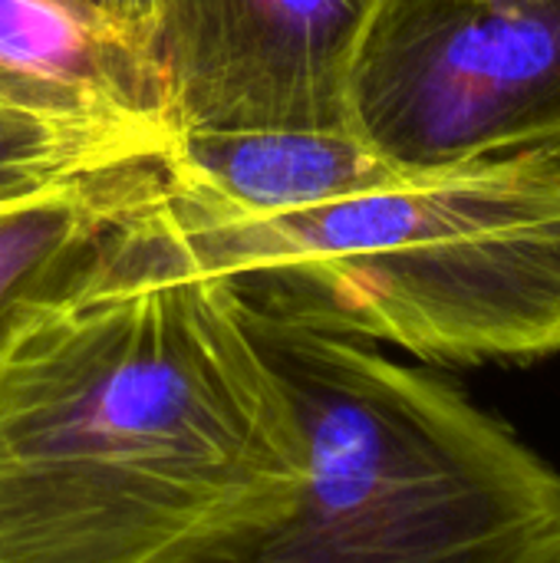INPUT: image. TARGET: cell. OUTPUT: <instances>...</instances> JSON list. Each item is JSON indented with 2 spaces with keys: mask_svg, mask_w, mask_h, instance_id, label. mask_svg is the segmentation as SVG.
Wrapping results in <instances>:
<instances>
[{
  "mask_svg": "<svg viewBox=\"0 0 560 563\" xmlns=\"http://www.w3.org/2000/svg\"><path fill=\"white\" fill-rule=\"evenodd\" d=\"M300 478L290 396L168 198L0 360V563H168Z\"/></svg>",
  "mask_w": 560,
  "mask_h": 563,
  "instance_id": "cell-1",
  "label": "cell"
},
{
  "mask_svg": "<svg viewBox=\"0 0 560 563\" xmlns=\"http://www.w3.org/2000/svg\"><path fill=\"white\" fill-rule=\"evenodd\" d=\"M191 261L267 317L436 366L560 356V155L531 152L277 218L172 195Z\"/></svg>",
  "mask_w": 560,
  "mask_h": 563,
  "instance_id": "cell-2",
  "label": "cell"
},
{
  "mask_svg": "<svg viewBox=\"0 0 560 563\" xmlns=\"http://www.w3.org/2000/svg\"><path fill=\"white\" fill-rule=\"evenodd\" d=\"M304 432L290 505L168 563H560V472L452 379L241 303Z\"/></svg>",
  "mask_w": 560,
  "mask_h": 563,
  "instance_id": "cell-3",
  "label": "cell"
},
{
  "mask_svg": "<svg viewBox=\"0 0 560 563\" xmlns=\"http://www.w3.org/2000/svg\"><path fill=\"white\" fill-rule=\"evenodd\" d=\"M350 125L413 175L560 155V0H380Z\"/></svg>",
  "mask_w": 560,
  "mask_h": 563,
  "instance_id": "cell-4",
  "label": "cell"
},
{
  "mask_svg": "<svg viewBox=\"0 0 560 563\" xmlns=\"http://www.w3.org/2000/svg\"><path fill=\"white\" fill-rule=\"evenodd\" d=\"M380 0H155L178 132L350 125V76Z\"/></svg>",
  "mask_w": 560,
  "mask_h": 563,
  "instance_id": "cell-5",
  "label": "cell"
},
{
  "mask_svg": "<svg viewBox=\"0 0 560 563\" xmlns=\"http://www.w3.org/2000/svg\"><path fill=\"white\" fill-rule=\"evenodd\" d=\"M0 96L178 132L152 30L96 0H0Z\"/></svg>",
  "mask_w": 560,
  "mask_h": 563,
  "instance_id": "cell-6",
  "label": "cell"
},
{
  "mask_svg": "<svg viewBox=\"0 0 560 563\" xmlns=\"http://www.w3.org/2000/svg\"><path fill=\"white\" fill-rule=\"evenodd\" d=\"M165 198L162 162H145L0 208V360L36 320L86 290Z\"/></svg>",
  "mask_w": 560,
  "mask_h": 563,
  "instance_id": "cell-7",
  "label": "cell"
},
{
  "mask_svg": "<svg viewBox=\"0 0 560 563\" xmlns=\"http://www.w3.org/2000/svg\"><path fill=\"white\" fill-rule=\"evenodd\" d=\"M162 168L172 195L231 218L297 214L416 178L356 132L327 129L178 132Z\"/></svg>",
  "mask_w": 560,
  "mask_h": 563,
  "instance_id": "cell-8",
  "label": "cell"
},
{
  "mask_svg": "<svg viewBox=\"0 0 560 563\" xmlns=\"http://www.w3.org/2000/svg\"><path fill=\"white\" fill-rule=\"evenodd\" d=\"M178 132L116 122L76 119L0 96V208L23 205L102 172L165 162Z\"/></svg>",
  "mask_w": 560,
  "mask_h": 563,
  "instance_id": "cell-9",
  "label": "cell"
},
{
  "mask_svg": "<svg viewBox=\"0 0 560 563\" xmlns=\"http://www.w3.org/2000/svg\"><path fill=\"white\" fill-rule=\"evenodd\" d=\"M96 3L119 13V16H125V20H132V23H139V26L152 30V23H155V0H96Z\"/></svg>",
  "mask_w": 560,
  "mask_h": 563,
  "instance_id": "cell-10",
  "label": "cell"
}]
</instances>
